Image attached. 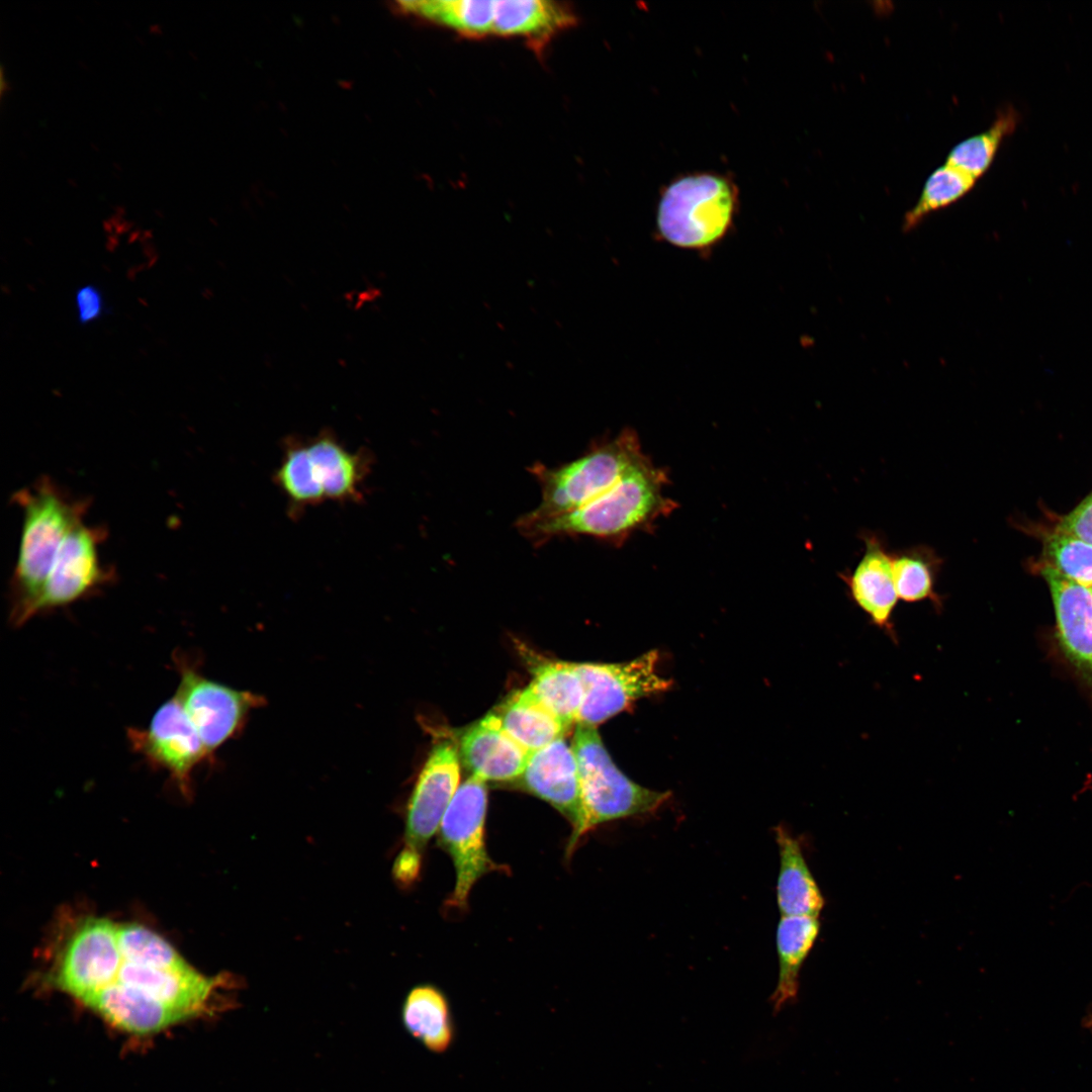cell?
I'll return each mask as SVG.
<instances>
[{
  "mask_svg": "<svg viewBox=\"0 0 1092 1092\" xmlns=\"http://www.w3.org/2000/svg\"><path fill=\"white\" fill-rule=\"evenodd\" d=\"M314 474L325 499L356 502L368 469L363 453H354L331 434L322 433L306 442Z\"/></svg>",
  "mask_w": 1092,
  "mask_h": 1092,
  "instance_id": "ffe728a7",
  "label": "cell"
},
{
  "mask_svg": "<svg viewBox=\"0 0 1092 1092\" xmlns=\"http://www.w3.org/2000/svg\"><path fill=\"white\" fill-rule=\"evenodd\" d=\"M179 682L174 697L196 729L208 754L234 737L250 711L263 703L258 695L205 677L184 655H174Z\"/></svg>",
  "mask_w": 1092,
  "mask_h": 1092,
  "instance_id": "52a82bcc",
  "label": "cell"
},
{
  "mask_svg": "<svg viewBox=\"0 0 1092 1092\" xmlns=\"http://www.w3.org/2000/svg\"><path fill=\"white\" fill-rule=\"evenodd\" d=\"M406 1030L430 1052L443 1053L453 1042L454 1025L444 994L431 985L413 988L402 1007Z\"/></svg>",
  "mask_w": 1092,
  "mask_h": 1092,
  "instance_id": "d4e9b609",
  "label": "cell"
},
{
  "mask_svg": "<svg viewBox=\"0 0 1092 1092\" xmlns=\"http://www.w3.org/2000/svg\"><path fill=\"white\" fill-rule=\"evenodd\" d=\"M1018 121L1019 114L1012 106L1002 109L987 130L956 145L946 163L978 180L990 168L1003 140L1015 130Z\"/></svg>",
  "mask_w": 1092,
  "mask_h": 1092,
  "instance_id": "4316f807",
  "label": "cell"
},
{
  "mask_svg": "<svg viewBox=\"0 0 1092 1092\" xmlns=\"http://www.w3.org/2000/svg\"><path fill=\"white\" fill-rule=\"evenodd\" d=\"M515 782L559 811L572 829L577 825L580 816L578 767L571 746L563 738L531 753L525 770Z\"/></svg>",
  "mask_w": 1092,
  "mask_h": 1092,
  "instance_id": "9a60e30c",
  "label": "cell"
},
{
  "mask_svg": "<svg viewBox=\"0 0 1092 1092\" xmlns=\"http://www.w3.org/2000/svg\"><path fill=\"white\" fill-rule=\"evenodd\" d=\"M275 482L293 509L314 506L325 499L316 480L306 443L290 442L275 472Z\"/></svg>",
  "mask_w": 1092,
  "mask_h": 1092,
  "instance_id": "f1b7e54d",
  "label": "cell"
},
{
  "mask_svg": "<svg viewBox=\"0 0 1092 1092\" xmlns=\"http://www.w3.org/2000/svg\"><path fill=\"white\" fill-rule=\"evenodd\" d=\"M533 675L530 686L538 697L570 727L583 702V686L575 663L526 654Z\"/></svg>",
  "mask_w": 1092,
  "mask_h": 1092,
  "instance_id": "484cf974",
  "label": "cell"
},
{
  "mask_svg": "<svg viewBox=\"0 0 1092 1092\" xmlns=\"http://www.w3.org/2000/svg\"><path fill=\"white\" fill-rule=\"evenodd\" d=\"M423 855L410 849L402 848L395 858L392 874L396 883L403 887H411L421 873Z\"/></svg>",
  "mask_w": 1092,
  "mask_h": 1092,
  "instance_id": "836d02e7",
  "label": "cell"
},
{
  "mask_svg": "<svg viewBox=\"0 0 1092 1092\" xmlns=\"http://www.w3.org/2000/svg\"><path fill=\"white\" fill-rule=\"evenodd\" d=\"M658 664L656 650L620 663H575L583 686L576 724L597 726L635 701L668 690L671 681L659 673Z\"/></svg>",
  "mask_w": 1092,
  "mask_h": 1092,
  "instance_id": "ba28073f",
  "label": "cell"
},
{
  "mask_svg": "<svg viewBox=\"0 0 1092 1092\" xmlns=\"http://www.w3.org/2000/svg\"><path fill=\"white\" fill-rule=\"evenodd\" d=\"M1043 564L1060 576L1092 587V545L1056 529L1044 535Z\"/></svg>",
  "mask_w": 1092,
  "mask_h": 1092,
  "instance_id": "4dcf8cb0",
  "label": "cell"
},
{
  "mask_svg": "<svg viewBox=\"0 0 1092 1092\" xmlns=\"http://www.w3.org/2000/svg\"><path fill=\"white\" fill-rule=\"evenodd\" d=\"M117 942L122 957L132 963L162 969L189 964L155 931L135 923H117Z\"/></svg>",
  "mask_w": 1092,
  "mask_h": 1092,
  "instance_id": "f546056e",
  "label": "cell"
},
{
  "mask_svg": "<svg viewBox=\"0 0 1092 1092\" xmlns=\"http://www.w3.org/2000/svg\"><path fill=\"white\" fill-rule=\"evenodd\" d=\"M126 737L134 752L151 767L168 772L186 796L194 769L210 757L174 696L157 709L147 727H130Z\"/></svg>",
  "mask_w": 1092,
  "mask_h": 1092,
  "instance_id": "30bf717a",
  "label": "cell"
},
{
  "mask_svg": "<svg viewBox=\"0 0 1092 1092\" xmlns=\"http://www.w3.org/2000/svg\"><path fill=\"white\" fill-rule=\"evenodd\" d=\"M1055 529L1092 545V493L1064 516Z\"/></svg>",
  "mask_w": 1092,
  "mask_h": 1092,
  "instance_id": "d6a6232c",
  "label": "cell"
},
{
  "mask_svg": "<svg viewBox=\"0 0 1092 1092\" xmlns=\"http://www.w3.org/2000/svg\"><path fill=\"white\" fill-rule=\"evenodd\" d=\"M1091 592H1092V587H1091Z\"/></svg>",
  "mask_w": 1092,
  "mask_h": 1092,
  "instance_id": "e575fe53",
  "label": "cell"
},
{
  "mask_svg": "<svg viewBox=\"0 0 1092 1092\" xmlns=\"http://www.w3.org/2000/svg\"><path fill=\"white\" fill-rule=\"evenodd\" d=\"M976 179L945 163L927 178L916 204L906 212L903 230L917 226L930 213L963 198L975 185Z\"/></svg>",
  "mask_w": 1092,
  "mask_h": 1092,
  "instance_id": "83f0119b",
  "label": "cell"
},
{
  "mask_svg": "<svg viewBox=\"0 0 1092 1092\" xmlns=\"http://www.w3.org/2000/svg\"><path fill=\"white\" fill-rule=\"evenodd\" d=\"M73 305L76 321L80 326L98 322L108 309L105 294L95 283L79 285L74 291Z\"/></svg>",
  "mask_w": 1092,
  "mask_h": 1092,
  "instance_id": "1f68e13d",
  "label": "cell"
},
{
  "mask_svg": "<svg viewBox=\"0 0 1092 1092\" xmlns=\"http://www.w3.org/2000/svg\"><path fill=\"white\" fill-rule=\"evenodd\" d=\"M459 786L457 748L449 741H440L433 746L407 804L404 848L423 855Z\"/></svg>",
  "mask_w": 1092,
  "mask_h": 1092,
  "instance_id": "7c38bea8",
  "label": "cell"
},
{
  "mask_svg": "<svg viewBox=\"0 0 1092 1092\" xmlns=\"http://www.w3.org/2000/svg\"><path fill=\"white\" fill-rule=\"evenodd\" d=\"M1049 584L1060 649L1092 694V592L1041 566Z\"/></svg>",
  "mask_w": 1092,
  "mask_h": 1092,
  "instance_id": "5bb4252c",
  "label": "cell"
},
{
  "mask_svg": "<svg viewBox=\"0 0 1092 1092\" xmlns=\"http://www.w3.org/2000/svg\"><path fill=\"white\" fill-rule=\"evenodd\" d=\"M82 1003L114 1027L139 1035L156 1033L185 1020L165 1004L118 983L109 984Z\"/></svg>",
  "mask_w": 1092,
  "mask_h": 1092,
  "instance_id": "ac0fdd59",
  "label": "cell"
},
{
  "mask_svg": "<svg viewBox=\"0 0 1092 1092\" xmlns=\"http://www.w3.org/2000/svg\"><path fill=\"white\" fill-rule=\"evenodd\" d=\"M390 9L461 36L482 38L492 35L495 0H403L391 3Z\"/></svg>",
  "mask_w": 1092,
  "mask_h": 1092,
  "instance_id": "7402d4cb",
  "label": "cell"
},
{
  "mask_svg": "<svg viewBox=\"0 0 1092 1092\" xmlns=\"http://www.w3.org/2000/svg\"><path fill=\"white\" fill-rule=\"evenodd\" d=\"M820 933V921L814 916H781L777 928L779 976L769 1001L775 1013L796 1000L800 971Z\"/></svg>",
  "mask_w": 1092,
  "mask_h": 1092,
  "instance_id": "603a6c76",
  "label": "cell"
},
{
  "mask_svg": "<svg viewBox=\"0 0 1092 1092\" xmlns=\"http://www.w3.org/2000/svg\"><path fill=\"white\" fill-rule=\"evenodd\" d=\"M122 956L117 942V923L90 917L81 922L59 956L53 982L83 1002L113 982Z\"/></svg>",
  "mask_w": 1092,
  "mask_h": 1092,
  "instance_id": "8fae6325",
  "label": "cell"
},
{
  "mask_svg": "<svg viewBox=\"0 0 1092 1092\" xmlns=\"http://www.w3.org/2000/svg\"><path fill=\"white\" fill-rule=\"evenodd\" d=\"M646 458L637 434L626 429L560 466L536 462L529 471L540 485L541 502L524 516L543 520L572 512L608 491Z\"/></svg>",
  "mask_w": 1092,
  "mask_h": 1092,
  "instance_id": "277c9868",
  "label": "cell"
},
{
  "mask_svg": "<svg viewBox=\"0 0 1092 1092\" xmlns=\"http://www.w3.org/2000/svg\"><path fill=\"white\" fill-rule=\"evenodd\" d=\"M458 754L471 776L484 782H515L531 753L506 732L495 713H489L464 732Z\"/></svg>",
  "mask_w": 1092,
  "mask_h": 1092,
  "instance_id": "2e32d148",
  "label": "cell"
},
{
  "mask_svg": "<svg viewBox=\"0 0 1092 1092\" xmlns=\"http://www.w3.org/2000/svg\"><path fill=\"white\" fill-rule=\"evenodd\" d=\"M576 22L573 9L551 0H495L492 35L519 37L541 52L559 32Z\"/></svg>",
  "mask_w": 1092,
  "mask_h": 1092,
  "instance_id": "e0dca14e",
  "label": "cell"
},
{
  "mask_svg": "<svg viewBox=\"0 0 1092 1092\" xmlns=\"http://www.w3.org/2000/svg\"><path fill=\"white\" fill-rule=\"evenodd\" d=\"M858 537L863 543L862 555L852 569L839 572L838 577L846 586L848 599L870 623L898 644L893 617L899 599L887 540L870 530H861Z\"/></svg>",
  "mask_w": 1092,
  "mask_h": 1092,
  "instance_id": "4fadbf2b",
  "label": "cell"
},
{
  "mask_svg": "<svg viewBox=\"0 0 1092 1092\" xmlns=\"http://www.w3.org/2000/svg\"><path fill=\"white\" fill-rule=\"evenodd\" d=\"M738 194L726 177L699 173L670 183L657 209V228L668 243L702 250L719 242L736 213Z\"/></svg>",
  "mask_w": 1092,
  "mask_h": 1092,
  "instance_id": "5b68a950",
  "label": "cell"
},
{
  "mask_svg": "<svg viewBox=\"0 0 1092 1092\" xmlns=\"http://www.w3.org/2000/svg\"><path fill=\"white\" fill-rule=\"evenodd\" d=\"M495 714L506 732L530 753L563 738L569 728L530 685L513 693Z\"/></svg>",
  "mask_w": 1092,
  "mask_h": 1092,
  "instance_id": "44dd1931",
  "label": "cell"
},
{
  "mask_svg": "<svg viewBox=\"0 0 1092 1092\" xmlns=\"http://www.w3.org/2000/svg\"><path fill=\"white\" fill-rule=\"evenodd\" d=\"M487 790L485 782L470 776L460 784L438 830V843L450 855L456 879L445 905L467 909L475 883L484 875L503 871L489 856L485 841Z\"/></svg>",
  "mask_w": 1092,
  "mask_h": 1092,
  "instance_id": "8992f818",
  "label": "cell"
},
{
  "mask_svg": "<svg viewBox=\"0 0 1092 1092\" xmlns=\"http://www.w3.org/2000/svg\"><path fill=\"white\" fill-rule=\"evenodd\" d=\"M666 474L646 458L618 483L588 504L567 514L532 520L520 517L516 527L536 546L555 537L588 536L613 544L646 529L674 509L664 494Z\"/></svg>",
  "mask_w": 1092,
  "mask_h": 1092,
  "instance_id": "6da1fadb",
  "label": "cell"
},
{
  "mask_svg": "<svg viewBox=\"0 0 1092 1092\" xmlns=\"http://www.w3.org/2000/svg\"><path fill=\"white\" fill-rule=\"evenodd\" d=\"M780 869L777 902L781 916L818 917L825 900L804 855L801 842L786 828H776Z\"/></svg>",
  "mask_w": 1092,
  "mask_h": 1092,
  "instance_id": "d6986e66",
  "label": "cell"
},
{
  "mask_svg": "<svg viewBox=\"0 0 1092 1092\" xmlns=\"http://www.w3.org/2000/svg\"><path fill=\"white\" fill-rule=\"evenodd\" d=\"M106 535L104 527L90 526L84 521L69 532L35 604L33 617L87 599L113 581V569L105 567L100 557Z\"/></svg>",
  "mask_w": 1092,
  "mask_h": 1092,
  "instance_id": "9c48e42d",
  "label": "cell"
},
{
  "mask_svg": "<svg viewBox=\"0 0 1092 1092\" xmlns=\"http://www.w3.org/2000/svg\"><path fill=\"white\" fill-rule=\"evenodd\" d=\"M571 748L579 775L580 816L568 839V853L595 827L654 812L670 797L669 792L650 790L625 776L613 762L596 726L576 724Z\"/></svg>",
  "mask_w": 1092,
  "mask_h": 1092,
  "instance_id": "3957f363",
  "label": "cell"
},
{
  "mask_svg": "<svg viewBox=\"0 0 1092 1092\" xmlns=\"http://www.w3.org/2000/svg\"><path fill=\"white\" fill-rule=\"evenodd\" d=\"M12 502L21 512V531L10 580V621L33 617L35 604L69 532L84 521L89 499L75 497L49 476L17 490Z\"/></svg>",
  "mask_w": 1092,
  "mask_h": 1092,
  "instance_id": "7a4b0ae2",
  "label": "cell"
},
{
  "mask_svg": "<svg viewBox=\"0 0 1092 1092\" xmlns=\"http://www.w3.org/2000/svg\"><path fill=\"white\" fill-rule=\"evenodd\" d=\"M892 570L898 599L914 604L929 602L937 614L945 596L937 592V578L944 559L929 545L916 544L891 551Z\"/></svg>",
  "mask_w": 1092,
  "mask_h": 1092,
  "instance_id": "cb8c5ba5",
  "label": "cell"
}]
</instances>
